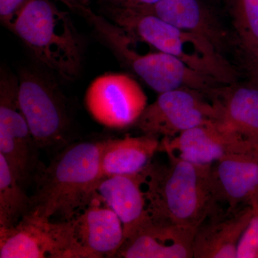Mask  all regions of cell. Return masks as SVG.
<instances>
[{
    "instance_id": "1",
    "label": "cell",
    "mask_w": 258,
    "mask_h": 258,
    "mask_svg": "<svg viewBox=\"0 0 258 258\" xmlns=\"http://www.w3.org/2000/svg\"><path fill=\"white\" fill-rule=\"evenodd\" d=\"M165 163L145 168L144 192L151 221L198 230L209 216L220 209L214 201L211 165H200L164 152Z\"/></svg>"
},
{
    "instance_id": "2",
    "label": "cell",
    "mask_w": 258,
    "mask_h": 258,
    "mask_svg": "<svg viewBox=\"0 0 258 258\" xmlns=\"http://www.w3.org/2000/svg\"><path fill=\"white\" fill-rule=\"evenodd\" d=\"M103 141L68 144L45 166L32 195V212L47 219L73 220L90 203L103 176Z\"/></svg>"
},
{
    "instance_id": "3",
    "label": "cell",
    "mask_w": 258,
    "mask_h": 258,
    "mask_svg": "<svg viewBox=\"0 0 258 258\" xmlns=\"http://www.w3.org/2000/svg\"><path fill=\"white\" fill-rule=\"evenodd\" d=\"M70 10L84 19L116 58L157 93L191 88L210 96L222 85L165 52L141 53L134 47L132 35L88 5L74 3Z\"/></svg>"
},
{
    "instance_id": "4",
    "label": "cell",
    "mask_w": 258,
    "mask_h": 258,
    "mask_svg": "<svg viewBox=\"0 0 258 258\" xmlns=\"http://www.w3.org/2000/svg\"><path fill=\"white\" fill-rule=\"evenodd\" d=\"M47 71L69 82L83 69L84 42L69 13L51 0H29L10 29Z\"/></svg>"
},
{
    "instance_id": "5",
    "label": "cell",
    "mask_w": 258,
    "mask_h": 258,
    "mask_svg": "<svg viewBox=\"0 0 258 258\" xmlns=\"http://www.w3.org/2000/svg\"><path fill=\"white\" fill-rule=\"evenodd\" d=\"M101 14L115 25L157 50L179 59L190 69L226 86H232L237 73L211 42L181 30L154 15L130 8L102 6Z\"/></svg>"
},
{
    "instance_id": "6",
    "label": "cell",
    "mask_w": 258,
    "mask_h": 258,
    "mask_svg": "<svg viewBox=\"0 0 258 258\" xmlns=\"http://www.w3.org/2000/svg\"><path fill=\"white\" fill-rule=\"evenodd\" d=\"M47 71L20 70L19 104L40 149H62L69 144L71 113L66 96Z\"/></svg>"
},
{
    "instance_id": "7",
    "label": "cell",
    "mask_w": 258,
    "mask_h": 258,
    "mask_svg": "<svg viewBox=\"0 0 258 258\" xmlns=\"http://www.w3.org/2000/svg\"><path fill=\"white\" fill-rule=\"evenodd\" d=\"M1 258H88L74 219L53 222L30 212L16 225L0 227Z\"/></svg>"
},
{
    "instance_id": "8",
    "label": "cell",
    "mask_w": 258,
    "mask_h": 258,
    "mask_svg": "<svg viewBox=\"0 0 258 258\" xmlns=\"http://www.w3.org/2000/svg\"><path fill=\"white\" fill-rule=\"evenodd\" d=\"M19 81L10 71L1 70L0 76V154L23 187L37 178L45 169L39 157L38 147L18 99Z\"/></svg>"
},
{
    "instance_id": "9",
    "label": "cell",
    "mask_w": 258,
    "mask_h": 258,
    "mask_svg": "<svg viewBox=\"0 0 258 258\" xmlns=\"http://www.w3.org/2000/svg\"><path fill=\"white\" fill-rule=\"evenodd\" d=\"M218 118L217 106L206 94L178 88L159 93L135 125L144 134L171 139Z\"/></svg>"
},
{
    "instance_id": "10",
    "label": "cell",
    "mask_w": 258,
    "mask_h": 258,
    "mask_svg": "<svg viewBox=\"0 0 258 258\" xmlns=\"http://www.w3.org/2000/svg\"><path fill=\"white\" fill-rule=\"evenodd\" d=\"M84 101L97 123L118 130L136 124L148 106L147 95L139 83L128 75L117 73L93 80Z\"/></svg>"
},
{
    "instance_id": "11",
    "label": "cell",
    "mask_w": 258,
    "mask_h": 258,
    "mask_svg": "<svg viewBox=\"0 0 258 258\" xmlns=\"http://www.w3.org/2000/svg\"><path fill=\"white\" fill-rule=\"evenodd\" d=\"M210 185L217 208L227 214L258 205V151L232 154L211 165Z\"/></svg>"
},
{
    "instance_id": "12",
    "label": "cell",
    "mask_w": 258,
    "mask_h": 258,
    "mask_svg": "<svg viewBox=\"0 0 258 258\" xmlns=\"http://www.w3.org/2000/svg\"><path fill=\"white\" fill-rule=\"evenodd\" d=\"M258 148L237 134L226 132L216 121L198 125L173 138H163L159 152L200 165H212L232 154L255 152Z\"/></svg>"
},
{
    "instance_id": "13",
    "label": "cell",
    "mask_w": 258,
    "mask_h": 258,
    "mask_svg": "<svg viewBox=\"0 0 258 258\" xmlns=\"http://www.w3.org/2000/svg\"><path fill=\"white\" fill-rule=\"evenodd\" d=\"M74 220L78 240L88 258L115 257L124 242L123 225L97 194Z\"/></svg>"
},
{
    "instance_id": "14",
    "label": "cell",
    "mask_w": 258,
    "mask_h": 258,
    "mask_svg": "<svg viewBox=\"0 0 258 258\" xmlns=\"http://www.w3.org/2000/svg\"><path fill=\"white\" fill-rule=\"evenodd\" d=\"M145 168L134 174L103 177L97 186V195L119 217L124 242L150 221L144 188Z\"/></svg>"
},
{
    "instance_id": "15",
    "label": "cell",
    "mask_w": 258,
    "mask_h": 258,
    "mask_svg": "<svg viewBox=\"0 0 258 258\" xmlns=\"http://www.w3.org/2000/svg\"><path fill=\"white\" fill-rule=\"evenodd\" d=\"M197 230L149 221L123 242L115 257L125 258L193 257Z\"/></svg>"
},
{
    "instance_id": "16",
    "label": "cell",
    "mask_w": 258,
    "mask_h": 258,
    "mask_svg": "<svg viewBox=\"0 0 258 258\" xmlns=\"http://www.w3.org/2000/svg\"><path fill=\"white\" fill-rule=\"evenodd\" d=\"M254 208L233 213L215 212L198 227L193 242V257L237 258L239 241L253 213Z\"/></svg>"
},
{
    "instance_id": "17",
    "label": "cell",
    "mask_w": 258,
    "mask_h": 258,
    "mask_svg": "<svg viewBox=\"0 0 258 258\" xmlns=\"http://www.w3.org/2000/svg\"><path fill=\"white\" fill-rule=\"evenodd\" d=\"M130 9L154 15L176 28L200 35L222 53L225 48L227 34L200 0H159L149 6Z\"/></svg>"
},
{
    "instance_id": "18",
    "label": "cell",
    "mask_w": 258,
    "mask_h": 258,
    "mask_svg": "<svg viewBox=\"0 0 258 258\" xmlns=\"http://www.w3.org/2000/svg\"><path fill=\"white\" fill-rule=\"evenodd\" d=\"M210 99L218 109L217 125L258 148V87L220 88Z\"/></svg>"
},
{
    "instance_id": "19",
    "label": "cell",
    "mask_w": 258,
    "mask_h": 258,
    "mask_svg": "<svg viewBox=\"0 0 258 258\" xmlns=\"http://www.w3.org/2000/svg\"><path fill=\"white\" fill-rule=\"evenodd\" d=\"M160 144L159 137L147 134L103 141L102 176L123 175L142 171L159 152Z\"/></svg>"
},
{
    "instance_id": "20",
    "label": "cell",
    "mask_w": 258,
    "mask_h": 258,
    "mask_svg": "<svg viewBox=\"0 0 258 258\" xmlns=\"http://www.w3.org/2000/svg\"><path fill=\"white\" fill-rule=\"evenodd\" d=\"M24 189L0 154V227H13L31 212V198Z\"/></svg>"
},
{
    "instance_id": "21",
    "label": "cell",
    "mask_w": 258,
    "mask_h": 258,
    "mask_svg": "<svg viewBox=\"0 0 258 258\" xmlns=\"http://www.w3.org/2000/svg\"><path fill=\"white\" fill-rule=\"evenodd\" d=\"M230 6L236 32L252 53L258 46V0H230Z\"/></svg>"
},
{
    "instance_id": "22",
    "label": "cell",
    "mask_w": 258,
    "mask_h": 258,
    "mask_svg": "<svg viewBox=\"0 0 258 258\" xmlns=\"http://www.w3.org/2000/svg\"><path fill=\"white\" fill-rule=\"evenodd\" d=\"M237 258H258V205L239 241Z\"/></svg>"
},
{
    "instance_id": "23",
    "label": "cell",
    "mask_w": 258,
    "mask_h": 258,
    "mask_svg": "<svg viewBox=\"0 0 258 258\" xmlns=\"http://www.w3.org/2000/svg\"><path fill=\"white\" fill-rule=\"evenodd\" d=\"M29 0H0V20L10 30Z\"/></svg>"
},
{
    "instance_id": "24",
    "label": "cell",
    "mask_w": 258,
    "mask_h": 258,
    "mask_svg": "<svg viewBox=\"0 0 258 258\" xmlns=\"http://www.w3.org/2000/svg\"><path fill=\"white\" fill-rule=\"evenodd\" d=\"M159 0H98L102 6L120 8H137L155 4Z\"/></svg>"
},
{
    "instance_id": "25",
    "label": "cell",
    "mask_w": 258,
    "mask_h": 258,
    "mask_svg": "<svg viewBox=\"0 0 258 258\" xmlns=\"http://www.w3.org/2000/svg\"><path fill=\"white\" fill-rule=\"evenodd\" d=\"M252 55H253L254 57V68H255V72L258 77V46L252 52Z\"/></svg>"
},
{
    "instance_id": "26",
    "label": "cell",
    "mask_w": 258,
    "mask_h": 258,
    "mask_svg": "<svg viewBox=\"0 0 258 258\" xmlns=\"http://www.w3.org/2000/svg\"><path fill=\"white\" fill-rule=\"evenodd\" d=\"M56 1L60 2V3H62L64 1H72L76 2V3H79V4L88 5L92 0H56Z\"/></svg>"
}]
</instances>
